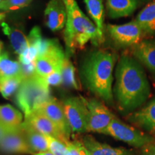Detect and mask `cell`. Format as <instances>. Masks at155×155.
<instances>
[{
    "instance_id": "obj_1",
    "label": "cell",
    "mask_w": 155,
    "mask_h": 155,
    "mask_svg": "<svg viewBox=\"0 0 155 155\" xmlns=\"http://www.w3.org/2000/svg\"><path fill=\"white\" fill-rule=\"evenodd\" d=\"M114 93L119 108L127 112L140 107L150 96V83L144 69L129 56H122L116 67Z\"/></svg>"
},
{
    "instance_id": "obj_2",
    "label": "cell",
    "mask_w": 155,
    "mask_h": 155,
    "mask_svg": "<svg viewBox=\"0 0 155 155\" xmlns=\"http://www.w3.org/2000/svg\"><path fill=\"white\" fill-rule=\"evenodd\" d=\"M116 56L106 50H98L87 58L83 75L88 88L108 104L113 102V70Z\"/></svg>"
},
{
    "instance_id": "obj_3",
    "label": "cell",
    "mask_w": 155,
    "mask_h": 155,
    "mask_svg": "<svg viewBox=\"0 0 155 155\" xmlns=\"http://www.w3.org/2000/svg\"><path fill=\"white\" fill-rule=\"evenodd\" d=\"M67 17L64 39L68 53L71 54L78 48L82 49L88 41H91L96 45L104 42V39L100 36L96 25L83 14L76 2L72 12Z\"/></svg>"
},
{
    "instance_id": "obj_4",
    "label": "cell",
    "mask_w": 155,
    "mask_h": 155,
    "mask_svg": "<svg viewBox=\"0 0 155 155\" xmlns=\"http://www.w3.org/2000/svg\"><path fill=\"white\" fill-rule=\"evenodd\" d=\"M50 98L49 85L35 73L21 83L16 95V103L26 116L38 110Z\"/></svg>"
},
{
    "instance_id": "obj_5",
    "label": "cell",
    "mask_w": 155,
    "mask_h": 155,
    "mask_svg": "<svg viewBox=\"0 0 155 155\" xmlns=\"http://www.w3.org/2000/svg\"><path fill=\"white\" fill-rule=\"evenodd\" d=\"M103 134L124 141L135 148H142L147 144L153 143L154 140L152 136L124 123L116 116Z\"/></svg>"
},
{
    "instance_id": "obj_6",
    "label": "cell",
    "mask_w": 155,
    "mask_h": 155,
    "mask_svg": "<svg viewBox=\"0 0 155 155\" xmlns=\"http://www.w3.org/2000/svg\"><path fill=\"white\" fill-rule=\"evenodd\" d=\"M64 111L73 132L82 134L88 131L89 112L84 98L71 97L63 103Z\"/></svg>"
},
{
    "instance_id": "obj_7",
    "label": "cell",
    "mask_w": 155,
    "mask_h": 155,
    "mask_svg": "<svg viewBox=\"0 0 155 155\" xmlns=\"http://www.w3.org/2000/svg\"><path fill=\"white\" fill-rule=\"evenodd\" d=\"M107 30L114 42L121 47L134 46L144 34L136 20L124 25H108Z\"/></svg>"
},
{
    "instance_id": "obj_8",
    "label": "cell",
    "mask_w": 155,
    "mask_h": 155,
    "mask_svg": "<svg viewBox=\"0 0 155 155\" xmlns=\"http://www.w3.org/2000/svg\"><path fill=\"white\" fill-rule=\"evenodd\" d=\"M89 112L88 131L103 134L107 129L115 116L104 105L96 98H84Z\"/></svg>"
},
{
    "instance_id": "obj_9",
    "label": "cell",
    "mask_w": 155,
    "mask_h": 155,
    "mask_svg": "<svg viewBox=\"0 0 155 155\" xmlns=\"http://www.w3.org/2000/svg\"><path fill=\"white\" fill-rule=\"evenodd\" d=\"M65 56L57 40L48 51L35 60V73L45 78L58 69H61Z\"/></svg>"
},
{
    "instance_id": "obj_10",
    "label": "cell",
    "mask_w": 155,
    "mask_h": 155,
    "mask_svg": "<svg viewBox=\"0 0 155 155\" xmlns=\"http://www.w3.org/2000/svg\"><path fill=\"white\" fill-rule=\"evenodd\" d=\"M23 122L42 134L53 137L65 144L70 141L56 125L54 124L53 122L50 121L40 110H36L25 116V121Z\"/></svg>"
},
{
    "instance_id": "obj_11",
    "label": "cell",
    "mask_w": 155,
    "mask_h": 155,
    "mask_svg": "<svg viewBox=\"0 0 155 155\" xmlns=\"http://www.w3.org/2000/svg\"><path fill=\"white\" fill-rule=\"evenodd\" d=\"M42 113H43L50 121H53L65 137L70 140L71 130L67 117L64 111L63 104L55 98L50 97L49 100L45 102L38 108Z\"/></svg>"
},
{
    "instance_id": "obj_12",
    "label": "cell",
    "mask_w": 155,
    "mask_h": 155,
    "mask_svg": "<svg viewBox=\"0 0 155 155\" xmlns=\"http://www.w3.org/2000/svg\"><path fill=\"white\" fill-rule=\"evenodd\" d=\"M0 150L8 153L35 154L27 142L22 124L17 129L8 131L5 134L0 140Z\"/></svg>"
},
{
    "instance_id": "obj_13",
    "label": "cell",
    "mask_w": 155,
    "mask_h": 155,
    "mask_svg": "<svg viewBox=\"0 0 155 155\" xmlns=\"http://www.w3.org/2000/svg\"><path fill=\"white\" fill-rule=\"evenodd\" d=\"M45 16L46 25L50 30L58 31L63 29L67 22V10L63 0H50L48 4Z\"/></svg>"
},
{
    "instance_id": "obj_14",
    "label": "cell",
    "mask_w": 155,
    "mask_h": 155,
    "mask_svg": "<svg viewBox=\"0 0 155 155\" xmlns=\"http://www.w3.org/2000/svg\"><path fill=\"white\" fill-rule=\"evenodd\" d=\"M82 143L88 150L90 155H135L132 150L124 147H113L110 145L101 143L92 136L86 135L82 138Z\"/></svg>"
},
{
    "instance_id": "obj_15",
    "label": "cell",
    "mask_w": 155,
    "mask_h": 155,
    "mask_svg": "<svg viewBox=\"0 0 155 155\" xmlns=\"http://www.w3.org/2000/svg\"><path fill=\"white\" fill-rule=\"evenodd\" d=\"M129 121L152 134H155V98L131 114Z\"/></svg>"
},
{
    "instance_id": "obj_16",
    "label": "cell",
    "mask_w": 155,
    "mask_h": 155,
    "mask_svg": "<svg viewBox=\"0 0 155 155\" xmlns=\"http://www.w3.org/2000/svg\"><path fill=\"white\" fill-rule=\"evenodd\" d=\"M133 55L151 72L155 73V41L143 40L133 47Z\"/></svg>"
},
{
    "instance_id": "obj_17",
    "label": "cell",
    "mask_w": 155,
    "mask_h": 155,
    "mask_svg": "<svg viewBox=\"0 0 155 155\" xmlns=\"http://www.w3.org/2000/svg\"><path fill=\"white\" fill-rule=\"evenodd\" d=\"M139 4L138 0H106L108 15L113 19L128 17L134 12Z\"/></svg>"
},
{
    "instance_id": "obj_18",
    "label": "cell",
    "mask_w": 155,
    "mask_h": 155,
    "mask_svg": "<svg viewBox=\"0 0 155 155\" xmlns=\"http://www.w3.org/2000/svg\"><path fill=\"white\" fill-rule=\"evenodd\" d=\"M22 127L25 137L30 149L35 154L49 151L47 137L33 128L22 122Z\"/></svg>"
},
{
    "instance_id": "obj_19",
    "label": "cell",
    "mask_w": 155,
    "mask_h": 155,
    "mask_svg": "<svg viewBox=\"0 0 155 155\" xmlns=\"http://www.w3.org/2000/svg\"><path fill=\"white\" fill-rule=\"evenodd\" d=\"M22 124V115L9 104L0 106V126L7 131L19 127Z\"/></svg>"
},
{
    "instance_id": "obj_20",
    "label": "cell",
    "mask_w": 155,
    "mask_h": 155,
    "mask_svg": "<svg viewBox=\"0 0 155 155\" xmlns=\"http://www.w3.org/2000/svg\"><path fill=\"white\" fill-rule=\"evenodd\" d=\"M2 30L6 35L8 36L13 49L20 55L29 46L28 39L20 29L11 28L7 23H2Z\"/></svg>"
},
{
    "instance_id": "obj_21",
    "label": "cell",
    "mask_w": 155,
    "mask_h": 155,
    "mask_svg": "<svg viewBox=\"0 0 155 155\" xmlns=\"http://www.w3.org/2000/svg\"><path fill=\"white\" fill-rule=\"evenodd\" d=\"M135 20L144 34L155 33V0L145 6L137 15Z\"/></svg>"
},
{
    "instance_id": "obj_22",
    "label": "cell",
    "mask_w": 155,
    "mask_h": 155,
    "mask_svg": "<svg viewBox=\"0 0 155 155\" xmlns=\"http://www.w3.org/2000/svg\"><path fill=\"white\" fill-rule=\"evenodd\" d=\"M87 10L94 21L100 36L104 38V7L102 0H84Z\"/></svg>"
},
{
    "instance_id": "obj_23",
    "label": "cell",
    "mask_w": 155,
    "mask_h": 155,
    "mask_svg": "<svg viewBox=\"0 0 155 155\" xmlns=\"http://www.w3.org/2000/svg\"><path fill=\"white\" fill-rule=\"evenodd\" d=\"M20 74H22L20 63L9 59L7 53L2 54L0 57V78L13 77Z\"/></svg>"
},
{
    "instance_id": "obj_24",
    "label": "cell",
    "mask_w": 155,
    "mask_h": 155,
    "mask_svg": "<svg viewBox=\"0 0 155 155\" xmlns=\"http://www.w3.org/2000/svg\"><path fill=\"white\" fill-rule=\"evenodd\" d=\"M24 80L25 78L22 74L13 77L0 78V94L5 98H9L18 90Z\"/></svg>"
},
{
    "instance_id": "obj_25",
    "label": "cell",
    "mask_w": 155,
    "mask_h": 155,
    "mask_svg": "<svg viewBox=\"0 0 155 155\" xmlns=\"http://www.w3.org/2000/svg\"><path fill=\"white\" fill-rule=\"evenodd\" d=\"M61 74L63 83L68 86L72 87L77 90L81 88L78 83L75 80V68L71 61L67 57L64 59L63 65L61 68Z\"/></svg>"
},
{
    "instance_id": "obj_26",
    "label": "cell",
    "mask_w": 155,
    "mask_h": 155,
    "mask_svg": "<svg viewBox=\"0 0 155 155\" xmlns=\"http://www.w3.org/2000/svg\"><path fill=\"white\" fill-rule=\"evenodd\" d=\"M46 137L48 143V149L50 152L53 153L54 155H70L68 149L65 143L62 142L53 137L48 136H46Z\"/></svg>"
},
{
    "instance_id": "obj_27",
    "label": "cell",
    "mask_w": 155,
    "mask_h": 155,
    "mask_svg": "<svg viewBox=\"0 0 155 155\" xmlns=\"http://www.w3.org/2000/svg\"><path fill=\"white\" fill-rule=\"evenodd\" d=\"M32 0H2L0 9L5 11L17 10L28 7Z\"/></svg>"
},
{
    "instance_id": "obj_28",
    "label": "cell",
    "mask_w": 155,
    "mask_h": 155,
    "mask_svg": "<svg viewBox=\"0 0 155 155\" xmlns=\"http://www.w3.org/2000/svg\"><path fill=\"white\" fill-rule=\"evenodd\" d=\"M38 56V50L36 46L29 45L24 53L19 55V61L22 64H29L35 61Z\"/></svg>"
},
{
    "instance_id": "obj_29",
    "label": "cell",
    "mask_w": 155,
    "mask_h": 155,
    "mask_svg": "<svg viewBox=\"0 0 155 155\" xmlns=\"http://www.w3.org/2000/svg\"><path fill=\"white\" fill-rule=\"evenodd\" d=\"M66 144L70 155H90L82 141L78 140L69 141Z\"/></svg>"
},
{
    "instance_id": "obj_30",
    "label": "cell",
    "mask_w": 155,
    "mask_h": 155,
    "mask_svg": "<svg viewBox=\"0 0 155 155\" xmlns=\"http://www.w3.org/2000/svg\"><path fill=\"white\" fill-rule=\"evenodd\" d=\"M44 80L46 81L49 86H59L63 83V78H62L61 74V68L58 69L56 71H53V73L48 75L47 77L44 78Z\"/></svg>"
},
{
    "instance_id": "obj_31",
    "label": "cell",
    "mask_w": 155,
    "mask_h": 155,
    "mask_svg": "<svg viewBox=\"0 0 155 155\" xmlns=\"http://www.w3.org/2000/svg\"><path fill=\"white\" fill-rule=\"evenodd\" d=\"M21 64V73L25 79L30 78L35 74V61L29 64Z\"/></svg>"
},
{
    "instance_id": "obj_32",
    "label": "cell",
    "mask_w": 155,
    "mask_h": 155,
    "mask_svg": "<svg viewBox=\"0 0 155 155\" xmlns=\"http://www.w3.org/2000/svg\"><path fill=\"white\" fill-rule=\"evenodd\" d=\"M140 155H155V144L151 143L142 147Z\"/></svg>"
},
{
    "instance_id": "obj_33",
    "label": "cell",
    "mask_w": 155,
    "mask_h": 155,
    "mask_svg": "<svg viewBox=\"0 0 155 155\" xmlns=\"http://www.w3.org/2000/svg\"><path fill=\"white\" fill-rule=\"evenodd\" d=\"M63 2L65 4V8L67 10V16L72 12L73 6L75 2V0H63Z\"/></svg>"
},
{
    "instance_id": "obj_34",
    "label": "cell",
    "mask_w": 155,
    "mask_h": 155,
    "mask_svg": "<svg viewBox=\"0 0 155 155\" xmlns=\"http://www.w3.org/2000/svg\"><path fill=\"white\" fill-rule=\"evenodd\" d=\"M7 131H7L5 129H4L2 127L0 126V140H1L2 138L5 136V134L7 132Z\"/></svg>"
},
{
    "instance_id": "obj_35",
    "label": "cell",
    "mask_w": 155,
    "mask_h": 155,
    "mask_svg": "<svg viewBox=\"0 0 155 155\" xmlns=\"http://www.w3.org/2000/svg\"><path fill=\"white\" fill-rule=\"evenodd\" d=\"M34 155H54V154L52 152H50V151H47V152L35 153Z\"/></svg>"
},
{
    "instance_id": "obj_36",
    "label": "cell",
    "mask_w": 155,
    "mask_h": 155,
    "mask_svg": "<svg viewBox=\"0 0 155 155\" xmlns=\"http://www.w3.org/2000/svg\"><path fill=\"white\" fill-rule=\"evenodd\" d=\"M5 17L6 14L5 12H0V22H2V21L5 18Z\"/></svg>"
},
{
    "instance_id": "obj_37",
    "label": "cell",
    "mask_w": 155,
    "mask_h": 155,
    "mask_svg": "<svg viewBox=\"0 0 155 155\" xmlns=\"http://www.w3.org/2000/svg\"><path fill=\"white\" fill-rule=\"evenodd\" d=\"M138 1H139V3H140V2L142 3V2H145L149 1V0H138Z\"/></svg>"
},
{
    "instance_id": "obj_38",
    "label": "cell",
    "mask_w": 155,
    "mask_h": 155,
    "mask_svg": "<svg viewBox=\"0 0 155 155\" xmlns=\"http://www.w3.org/2000/svg\"><path fill=\"white\" fill-rule=\"evenodd\" d=\"M1 1H2V0H0V2H1Z\"/></svg>"
}]
</instances>
